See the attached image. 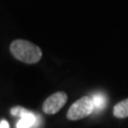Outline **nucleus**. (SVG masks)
Instances as JSON below:
<instances>
[{"label":"nucleus","instance_id":"f03ea898","mask_svg":"<svg viewBox=\"0 0 128 128\" xmlns=\"http://www.w3.org/2000/svg\"><path fill=\"white\" fill-rule=\"evenodd\" d=\"M95 109L92 97L84 96L69 107L66 118L70 120H78L86 118Z\"/></svg>","mask_w":128,"mask_h":128},{"label":"nucleus","instance_id":"0eeeda50","mask_svg":"<svg viewBox=\"0 0 128 128\" xmlns=\"http://www.w3.org/2000/svg\"><path fill=\"white\" fill-rule=\"evenodd\" d=\"M25 110H26V108H24L22 106H14V107H12V110H10V113H12V115L14 116V117H19V118H20V117L22 116V114L24 113Z\"/></svg>","mask_w":128,"mask_h":128},{"label":"nucleus","instance_id":"f257e3e1","mask_svg":"<svg viewBox=\"0 0 128 128\" xmlns=\"http://www.w3.org/2000/svg\"><path fill=\"white\" fill-rule=\"evenodd\" d=\"M10 50L14 58L25 64H36L42 58V50L38 46L23 39H17L10 46Z\"/></svg>","mask_w":128,"mask_h":128},{"label":"nucleus","instance_id":"423d86ee","mask_svg":"<svg viewBox=\"0 0 128 128\" xmlns=\"http://www.w3.org/2000/svg\"><path fill=\"white\" fill-rule=\"evenodd\" d=\"M93 102H94V106L97 109H101L104 107V97L101 95V94H96V95H93L92 97Z\"/></svg>","mask_w":128,"mask_h":128},{"label":"nucleus","instance_id":"39448f33","mask_svg":"<svg viewBox=\"0 0 128 128\" xmlns=\"http://www.w3.org/2000/svg\"><path fill=\"white\" fill-rule=\"evenodd\" d=\"M113 114L118 119H124L128 117V99L120 102L114 106Z\"/></svg>","mask_w":128,"mask_h":128},{"label":"nucleus","instance_id":"6e6552de","mask_svg":"<svg viewBox=\"0 0 128 128\" xmlns=\"http://www.w3.org/2000/svg\"><path fill=\"white\" fill-rule=\"evenodd\" d=\"M0 128H10L8 122L5 120H1V122H0Z\"/></svg>","mask_w":128,"mask_h":128},{"label":"nucleus","instance_id":"20e7f679","mask_svg":"<svg viewBox=\"0 0 128 128\" xmlns=\"http://www.w3.org/2000/svg\"><path fill=\"white\" fill-rule=\"evenodd\" d=\"M37 122V117L34 113H32L28 110H25L20 120L16 124L17 128H32Z\"/></svg>","mask_w":128,"mask_h":128},{"label":"nucleus","instance_id":"7ed1b4c3","mask_svg":"<svg viewBox=\"0 0 128 128\" xmlns=\"http://www.w3.org/2000/svg\"><path fill=\"white\" fill-rule=\"evenodd\" d=\"M68 102V95L63 91L56 92L46 99L43 104V111L48 115L56 114Z\"/></svg>","mask_w":128,"mask_h":128}]
</instances>
